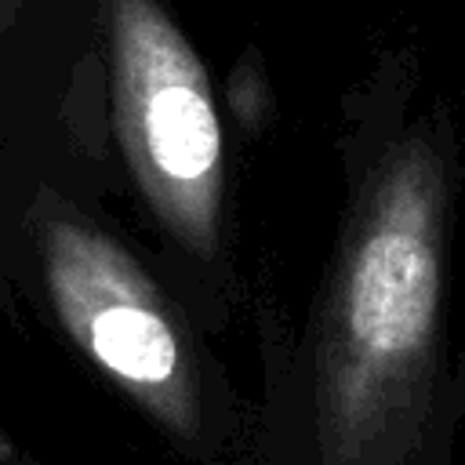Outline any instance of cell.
Returning <instances> with one entry per match:
<instances>
[{
	"mask_svg": "<svg viewBox=\"0 0 465 465\" xmlns=\"http://www.w3.org/2000/svg\"><path fill=\"white\" fill-rule=\"evenodd\" d=\"M450 174L414 131L371 171L327 287L316 341L320 465H400L429 411L443 312Z\"/></svg>",
	"mask_w": 465,
	"mask_h": 465,
	"instance_id": "cell-1",
	"label": "cell"
},
{
	"mask_svg": "<svg viewBox=\"0 0 465 465\" xmlns=\"http://www.w3.org/2000/svg\"><path fill=\"white\" fill-rule=\"evenodd\" d=\"M44 280L80 352L193 465H236L185 327L124 247L58 218L44 232Z\"/></svg>",
	"mask_w": 465,
	"mask_h": 465,
	"instance_id": "cell-2",
	"label": "cell"
},
{
	"mask_svg": "<svg viewBox=\"0 0 465 465\" xmlns=\"http://www.w3.org/2000/svg\"><path fill=\"white\" fill-rule=\"evenodd\" d=\"M113 116L156 218L211 254L225 185L222 124L207 73L156 0H105Z\"/></svg>",
	"mask_w": 465,
	"mask_h": 465,
	"instance_id": "cell-3",
	"label": "cell"
}]
</instances>
